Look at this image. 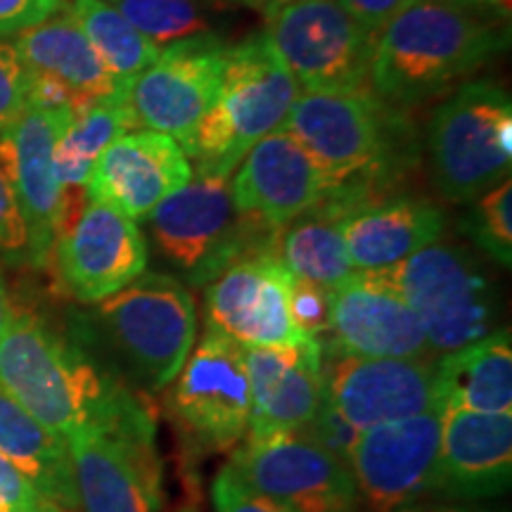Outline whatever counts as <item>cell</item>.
I'll return each instance as SVG.
<instances>
[{"mask_svg":"<svg viewBox=\"0 0 512 512\" xmlns=\"http://www.w3.org/2000/svg\"><path fill=\"white\" fill-rule=\"evenodd\" d=\"M0 387L62 441L95 427L157 422L126 384L17 306L0 335Z\"/></svg>","mask_w":512,"mask_h":512,"instance_id":"1","label":"cell"},{"mask_svg":"<svg viewBox=\"0 0 512 512\" xmlns=\"http://www.w3.org/2000/svg\"><path fill=\"white\" fill-rule=\"evenodd\" d=\"M508 19L463 0H413L377 34L370 91L387 105H415L448 91L501 55Z\"/></svg>","mask_w":512,"mask_h":512,"instance_id":"2","label":"cell"},{"mask_svg":"<svg viewBox=\"0 0 512 512\" xmlns=\"http://www.w3.org/2000/svg\"><path fill=\"white\" fill-rule=\"evenodd\" d=\"M280 128L323 171L332 190L328 197L349 211L382 200L375 188L392 181L406 157V121L373 91H299Z\"/></svg>","mask_w":512,"mask_h":512,"instance_id":"3","label":"cell"},{"mask_svg":"<svg viewBox=\"0 0 512 512\" xmlns=\"http://www.w3.org/2000/svg\"><path fill=\"white\" fill-rule=\"evenodd\" d=\"M302 88L266 31L228 50L219 95L195 131L197 176H230L252 147L278 131Z\"/></svg>","mask_w":512,"mask_h":512,"instance_id":"4","label":"cell"},{"mask_svg":"<svg viewBox=\"0 0 512 512\" xmlns=\"http://www.w3.org/2000/svg\"><path fill=\"white\" fill-rule=\"evenodd\" d=\"M95 313L126 375L143 392L169 387L197 342L195 299L169 273L145 271L98 302Z\"/></svg>","mask_w":512,"mask_h":512,"instance_id":"5","label":"cell"},{"mask_svg":"<svg viewBox=\"0 0 512 512\" xmlns=\"http://www.w3.org/2000/svg\"><path fill=\"white\" fill-rule=\"evenodd\" d=\"M157 252L195 285H207L235 259L275 247L280 230L240 214L230 176L190 178L147 216Z\"/></svg>","mask_w":512,"mask_h":512,"instance_id":"6","label":"cell"},{"mask_svg":"<svg viewBox=\"0 0 512 512\" xmlns=\"http://www.w3.org/2000/svg\"><path fill=\"white\" fill-rule=\"evenodd\" d=\"M432 174L446 200L472 202L510 178L512 102L503 86L472 81L437 107L427 126Z\"/></svg>","mask_w":512,"mask_h":512,"instance_id":"7","label":"cell"},{"mask_svg":"<svg viewBox=\"0 0 512 512\" xmlns=\"http://www.w3.org/2000/svg\"><path fill=\"white\" fill-rule=\"evenodd\" d=\"M164 408L188 451L200 456L233 451L247 437L252 413L245 347L204 330L166 387Z\"/></svg>","mask_w":512,"mask_h":512,"instance_id":"8","label":"cell"},{"mask_svg":"<svg viewBox=\"0 0 512 512\" xmlns=\"http://www.w3.org/2000/svg\"><path fill=\"white\" fill-rule=\"evenodd\" d=\"M387 271L418 316L432 354H448L494 332V285L465 249L434 242Z\"/></svg>","mask_w":512,"mask_h":512,"instance_id":"9","label":"cell"},{"mask_svg":"<svg viewBox=\"0 0 512 512\" xmlns=\"http://www.w3.org/2000/svg\"><path fill=\"white\" fill-rule=\"evenodd\" d=\"M50 264L64 292L98 304L147 271V242L136 221L88 200L86 188L62 190Z\"/></svg>","mask_w":512,"mask_h":512,"instance_id":"10","label":"cell"},{"mask_svg":"<svg viewBox=\"0 0 512 512\" xmlns=\"http://www.w3.org/2000/svg\"><path fill=\"white\" fill-rule=\"evenodd\" d=\"M266 36L302 91H370L377 36L339 0H297L268 19Z\"/></svg>","mask_w":512,"mask_h":512,"instance_id":"11","label":"cell"},{"mask_svg":"<svg viewBox=\"0 0 512 512\" xmlns=\"http://www.w3.org/2000/svg\"><path fill=\"white\" fill-rule=\"evenodd\" d=\"M157 422L95 427L64 439L81 512H159L164 467Z\"/></svg>","mask_w":512,"mask_h":512,"instance_id":"12","label":"cell"},{"mask_svg":"<svg viewBox=\"0 0 512 512\" xmlns=\"http://www.w3.org/2000/svg\"><path fill=\"white\" fill-rule=\"evenodd\" d=\"M226 465L290 512H358L349 467L304 432L247 434Z\"/></svg>","mask_w":512,"mask_h":512,"instance_id":"13","label":"cell"},{"mask_svg":"<svg viewBox=\"0 0 512 512\" xmlns=\"http://www.w3.org/2000/svg\"><path fill=\"white\" fill-rule=\"evenodd\" d=\"M230 46L214 34L171 43L128 88L138 124L171 136L190 157L195 131L219 95Z\"/></svg>","mask_w":512,"mask_h":512,"instance_id":"14","label":"cell"},{"mask_svg":"<svg viewBox=\"0 0 512 512\" xmlns=\"http://www.w3.org/2000/svg\"><path fill=\"white\" fill-rule=\"evenodd\" d=\"M439 441V408L358 434L349 456L358 510L399 512L432 496L437 486Z\"/></svg>","mask_w":512,"mask_h":512,"instance_id":"15","label":"cell"},{"mask_svg":"<svg viewBox=\"0 0 512 512\" xmlns=\"http://www.w3.org/2000/svg\"><path fill=\"white\" fill-rule=\"evenodd\" d=\"M204 287L207 328L240 347H290L306 342L290 311L292 273L275 247L240 256Z\"/></svg>","mask_w":512,"mask_h":512,"instance_id":"16","label":"cell"},{"mask_svg":"<svg viewBox=\"0 0 512 512\" xmlns=\"http://www.w3.org/2000/svg\"><path fill=\"white\" fill-rule=\"evenodd\" d=\"M325 401L358 432L434 411V358H370L323 347Z\"/></svg>","mask_w":512,"mask_h":512,"instance_id":"17","label":"cell"},{"mask_svg":"<svg viewBox=\"0 0 512 512\" xmlns=\"http://www.w3.org/2000/svg\"><path fill=\"white\" fill-rule=\"evenodd\" d=\"M74 112L27 107L0 128V169L8 178L29 233V264L50 266L62 185L55 171V145L72 124Z\"/></svg>","mask_w":512,"mask_h":512,"instance_id":"18","label":"cell"},{"mask_svg":"<svg viewBox=\"0 0 512 512\" xmlns=\"http://www.w3.org/2000/svg\"><path fill=\"white\" fill-rule=\"evenodd\" d=\"M323 347L370 358H432L420 320L389 271H354L330 292Z\"/></svg>","mask_w":512,"mask_h":512,"instance_id":"19","label":"cell"},{"mask_svg":"<svg viewBox=\"0 0 512 512\" xmlns=\"http://www.w3.org/2000/svg\"><path fill=\"white\" fill-rule=\"evenodd\" d=\"M190 178V159L174 138L138 128L114 140L98 157L86 195L126 219L145 221Z\"/></svg>","mask_w":512,"mask_h":512,"instance_id":"20","label":"cell"},{"mask_svg":"<svg viewBox=\"0 0 512 512\" xmlns=\"http://www.w3.org/2000/svg\"><path fill=\"white\" fill-rule=\"evenodd\" d=\"M230 190L240 214L254 216L273 230H283L332 192L309 152L283 128L247 152Z\"/></svg>","mask_w":512,"mask_h":512,"instance_id":"21","label":"cell"},{"mask_svg":"<svg viewBox=\"0 0 512 512\" xmlns=\"http://www.w3.org/2000/svg\"><path fill=\"white\" fill-rule=\"evenodd\" d=\"M512 482V415L441 411L434 496L479 503Z\"/></svg>","mask_w":512,"mask_h":512,"instance_id":"22","label":"cell"},{"mask_svg":"<svg viewBox=\"0 0 512 512\" xmlns=\"http://www.w3.org/2000/svg\"><path fill=\"white\" fill-rule=\"evenodd\" d=\"M249 394L247 434L299 432L325 399L323 344L316 339L290 347L245 349Z\"/></svg>","mask_w":512,"mask_h":512,"instance_id":"23","label":"cell"},{"mask_svg":"<svg viewBox=\"0 0 512 512\" xmlns=\"http://www.w3.org/2000/svg\"><path fill=\"white\" fill-rule=\"evenodd\" d=\"M444 211L420 197H382L351 209L342 238L354 271H387L441 240Z\"/></svg>","mask_w":512,"mask_h":512,"instance_id":"24","label":"cell"},{"mask_svg":"<svg viewBox=\"0 0 512 512\" xmlns=\"http://www.w3.org/2000/svg\"><path fill=\"white\" fill-rule=\"evenodd\" d=\"M15 48L29 74L60 83L83 110L95 100L128 93L114 83L69 8L19 31Z\"/></svg>","mask_w":512,"mask_h":512,"instance_id":"25","label":"cell"},{"mask_svg":"<svg viewBox=\"0 0 512 512\" xmlns=\"http://www.w3.org/2000/svg\"><path fill=\"white\" fill-rule=\"evenodd\" d=\"M434 401L439 411L512 415L510 330L441 354L434 361Z\"/></svg>","mask_w":512,"mask_h":512,"instance_id":"26","label":"cell"},{"mask_svg":"<svg viewBox=\"0 0 512 512\" xmlns=\"http://www.w3.org/2000/svg\"><path fill=\"white\" fill-rule=\"evenodd\" d=\"M0 456L22 470L38 486V491L62 510H79L72 460L64 441L31 418L3 387H0Z\"/></svg>","mask_w":512,"mask_h":512,"instance_id":"27","label":"cell"},{"mask_svg":"<svg viewBox=\"0 0 512 512\" xmlns=\"http://www.w3.org/2000/svg\"><path fill=\"white\" fill-rule=\"evenodd\" d=\"M344 209L325 197L278 233L275 252L292 278L335 290L354 273L342 238Z\"/></svg>","mask_w":512,"mask_h":512,"instance_id":"28","label":"cell"},{"mask_svg":"<svg viewBox=\"0 0 512 512\" xmlns=\"http://www.w3.org/2000/svg\"><path fill=\"white\" fill-rule=\"evenodd\" d=\"M128 93L95 100L91 107L74 114L72 124L62 131L55 145V171L62 190L86 188L95 162L114 140L138 131Z\"/></svg>","mask_w":512,"mask_h":512,"instance_id":"29","label":"cell"},{"mask_svg":"<svg viewBox=\"0 0 512 512\" xmlns=\"http://www.w3.org/2000/svg\"><path fill=\"white\" fill-rule=\"evenodd\" d=\"M69 12L121 91L159 57V48L140 34L107 0H74Z\"/></svg>","mask_w":512,"mask_h":512,"instance_id":"30","label":"cell"},{"mask_svg":"<svg viewBox=\"0 0 512 512\" xmlns=\"http://www.w3.org/2000/svg\"><path fill=\"white\" fill-rule=\"evenodd\" d=\"M162 50L185 38L209 34V19L195 0H107Z\"/></svg>","mask_w":512,"mask_h":512,"instance_id":"31","label":"cell"},{"mask_svg":"<svg viewBox=\"0 0 512 512\" xmlns=\"http://www.w3.org/2000/svg\"><path fill=\"white\" fill-rule=\"evenodd\" d=\"M463 230L491 259L510 268L512 264V183L503 178L494 188L472 200Z\"/></svg>","mask_w":512,"mask_h":512,"instance_id":"32","label":"cell"},{"mask_svg":"<svg viewBox=\"0 0 512 512\" xmlns=\"http://www.w3.org/2000/svg\"><path fill=\"white\" fill-rule=\"evenodd\" d=\"M330 292L325 287L292 278L290 311L297 330L306 339H316L323 344L330 328Z\"/></svg>","mask_w":512,"mask_h":512,"instance_id":"33","label":"cell"},{"mask_svg":"<svg viewBox=\"0 0 512 512\" xmlns=\"http://www.w3.org/2000/svg\"><path fill=\"white\" fill-rule=\"evenodd\" d=\"M29 105V72L15 43L0 38V128L15 121Z\"/></svg>","mask_w":512,"mask_h":512,"instance_id":"34","label":"cell"},{"mask_svg":"<svg viewBox=\"0 0 512 512\" xmlns=\"http://www.w3.org/2000/svg\"><path fill=\"white\" fill-rule=\"evenodd\" d=\"M211 503L214 512H290L285 505L275 503L273 498L242 482L228 465H223L211 482Z\"/></svg>","mask_w":512,"mask_h":512,"instance_id":"35","label":"cell"},{"mask_svg":"<svg viewBox=\"0 0 512 512\" xmlns=\"http://www.w3.org/2000/svg\"><path fill=\"white\" fill-rule=\"evenodd\" d=\"M0 512H67L38 491V486L0 456Z\"/></svg>","mask_w":512,"mask_h":512,"instance_id":"36","label":"cell"},{"mask_svg":"<svg viewBox=\"0 0 512 512\" xmlns=\"http://www.w3.org/2000/svg\"><path fill=\"white\" fill-rule=\"evenodd\" d=\"M299 432H304L306 437L316 441L320 448H325V451L332 453L337 460H342L347 467H349V456L351 451H354L358 434H361L354 425H349V422L344 420L325 399L320 403L318 413L313 415L309 425Z\"/></svg>","mask_w":512,"mask_h":512,"instance_id":"37","label":"cell"},{"mask_svg":"<svg viewBox=\"0 0 512 512\" xmlns=\"http://www.w3.org/2000/svg\"><path fill=\"white\" fill-rule=\"evenodd\" d=\"M0 254L29 261V233L8 178L0 169Z\"/></svg>","mask_w":512,"mask_h":512,"instance_id":"38","label":"cell"},{"mask_svg":"<svg viewBox=\"0 0 512 512\" xmlns=\"http://www.w3.org/2000/svg\"><path fill=\"white\" fill-rule=\"evenodd\" d=\"M64 8V0H0V36L19 34Z\"/></svg>","mask_w":512,"mask_h":512,"instance_id":"39","label":"cell"},{"mask_svg":"<svg viewBox=\"0 0 512 512\" xmlns=\"http://www.w3.org/2000/svg\"><path fill=\"white\" fill-rule=\"evenodd\" d=\"M339 3L363 29L377 36L413 0H339Z\"/></svg>","mask_w":512,"mask_h":512,"instance_id":"40","label":"cell"},{"mask_svg":"<svg viewBox=\"0 0 512 512\" xmlns=\"http://www.w3.org/2000/svg\"><path fill=\"white\" fill-rule=\"evenodd\" d=\"M399 512H494L479 503H463V501H439V503H427L418 501L413 505H406Z\"/></svg>","mask_w":512,"mask_h":512,"instance_id":"41","label":"cell"},{"mask_svg":"<svg viewBox=\"0 0 512 512\" xmlns=\"http://www.w3.org/2000/svg\"><path fill=\"white\" fill-rule=\"evenodd\" d=\"M463 3L475 5V8H482V10H489V12H496V15L510 19L512 0H463Z\"/></svg>","mask_w":512,"mask_h":512,"instance_id":"42","label":"cell"},{"mask_svg":"<svg viewBox=\"0 0 512 512\" xmlns=\"http://www.w3.org/2000/svg\"><path fill=\"white\" fill-rule=\"evenodd\" d=\"M12 309H15V306H12V302H10L8 287H5L3 275H0V335H3V330L8 328L10 316H12Z\"/></svg>","mask_w":512,"mask_h":512,"instance_id":"43","label":"cell"},{"mask_svg":"<svg viewBox=\"0 0 512 512\" xmlns=\"http://www.w3.org/2000/svg\"><path fill=\"white\" fill-rule=\"evenodd\" d=\"M292 3H297V0H252L254 10H259L261 15H266V19H271L275 12H280Z\"/></svg>","mask_w":512,"mask_h":512,"instance_id":"44","label":"cell"},{"mask_svg":"<svg viewBox=\"0 0 512 512\" xmlns=\"http://www.w3.org/2000/svg\"><path fill=\"white\" fill-rule=\"evenodd\" d=\"M230 3H235V5H247V8H252V10H254L252 0H230Z\"/></svg>","mask_w":512,"mask_h":512,"instance_id":"45","label":"cell"}]
</instances>
